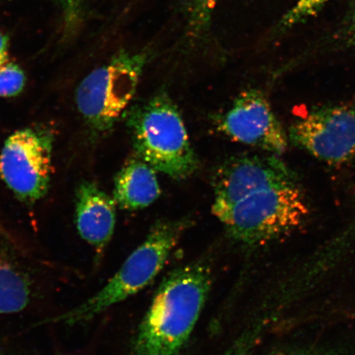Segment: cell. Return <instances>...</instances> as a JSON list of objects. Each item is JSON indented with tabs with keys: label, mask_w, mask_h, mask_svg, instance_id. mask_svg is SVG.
<instances>
[{
	"label": "cell",
	"mask_w": 355,
	"mask_h": 355,
	"mask_svg": "<svg viewBox=\"0 0 355 355\" xmlns=\"http://www.w3.org/2000/svg\"><path fill=\"white\" fill-rule=\"evenodd\" d=\"M213 189V215L244 245H263L286 236L309 215L300 177L277 155L227 159L217 168Z\"/></svg>",
	"instance_id": "cell-1"
},
{
	"label": "cell",
	"mask_w": 355,
	"mask_h": 355,
	"mask_svg": "<svg viewBox=\"0 0 355 355\" xmlns=\"http://www.w3.org/2000/svg\"><path fill=\"white\" fill-rule=\"evenodd\" d=\"M212 283L205 260L181 266L159 286L133 341L132 355H178L189 339Z\"/></svg>",
	"instance_id": "cell-2"
},
{
	"label": "cell",
	"mask_w": 355,
	"mask_h": 355,
	"mask_svg": "<svg viewBox=\"0 0 355 355\" xmlns=\"http://www.w3.org/2000/svg\"><path fill=\"white\" fill-rule=\"evenodd\" d=\"M126 112L127 126L140 159L176 180L188 179L197 171L198 159L183 119L166 93Z\"/></svg>",
	"instance_id": "cell-3"
},
{
	"label": "cell",
	"mask_w": 355,
	"mask_h": 355,
	"mask_svg": "<svg viewBox=\"0 0 355 355\" xmlns=\"http://www.w3.org/2000/svg\"><path fill=\"white\" fill-rule=\"evenodd\" d=\"M188 225L185 220H159L100 291L78 307L44 322L70 326L86 322L144 290L161 272Z\"/></svg>",
	"instance_id": "cell-4"
},
{
	"label": "cell",
	"mask_w": 355,
	"mask_h": 355,
	"mask_svg": "<svg viewBox=\"0 0 355 355\" xmlns=\"http://www.w3.org/2000/svg\"><path fill=\"white\" fill-rule=\"evenodd\" d=\"M146 60L144 53H119L80 83L75 101L93 132H108L123 117L135 95Z\"/></svg>",
	"instance_id": "cell-5"
},
{
	"label": "cell",
	"mask_w": 355,
	"mask_h": 355,
	"mask_svg": "<svg viewBox=\"0 0 355 355\" xmlns=\"http://www.w3.org/2000/svg\"><path fill=\"white\" fill-rule=\"evenodd\" d=\"M53 136L38 128L13 132L0 153V178L21 202L33 204L50 187Z\"/></svg>",
	"instance_id": "cell-6"
},
{
	"label": "cell",
	"mask_w": 355,
	"mask_h": 355,
	"mask_svg": "<svg viewBox=\"0 0 355 355\" xmlns=\"http://www.w3.org/2000/svg\"><path fill=\"white\" fill-rule=\"evenodd\" d=\"M288 143L330 165L355 159V106L324 105L291 123Z\"/></svg>",
	"instance_id": "cell-7"
},
{
	"label": "cell",
	"mask_w": 355,
	"mask_h": 355,
	"mask_svg": "<svg viewBox=\"0 0 355 355\" xmlns=\"http://www.w3.org/2000/svg\"><path fill=\"white\" fill-rule=\"evenodd\" d=\"M218 128L230 139L268 153L282 155L290 144L272 105L257 89L244 91L235 98L219 119Z\"/></svg>",
	"instance_id": "cell-8"
},
{
	"label": "cell",
	"mask_w": 355,
	"mask_h": 355,
	"mask_svg": "<svg viewBox=\"0 0 355 355\" xmlns=\"http://www.w3.org/2000/svg\"><path fill=\"white\" fill-rule=\"evenodd\" d=\"M116 203L92 182L85 181L76 192V226L84 241L98 252L110 241L116 222Z\"/></svg>",
	"instance_id": "cell-9"
},
{
	"label": "cell",
	"mask_w": 355,
	"mask_h": 355,
	"mask_svg": "<svg viewBox=\"0 0 355 355\" xmlns=\"http://www.w3.org/2000/svg\"><path fill=\"white\" fill-rule=\"evenodd\" d=\"M114 200L124 210L144 209L161 194L155 168L141 159L128 161L114 178Z\"/></svg>",
	"instance_id": "cell-10"
},
{
	"label": "cell",
	"mask_w": 355,
	"mask_h": 355,
	"mask_svg": "<svg viewBox=\"0 0 355 355\" xmlns=\"http://www.w3.org/2000/svg\"><path fill=\"white\" fill-rule=\"evenodd\" d=\"M31 296L28 279L0 254V314L21 312L28 307Z\"/></svg>",
	"instance_id": "cell-11"
},
{
	"label": "cell",
	"mask_w": 355,
	"mask_h": 355,
	"mask_svg": "<svg viewBox=\"0 0 355 355\" xmlns=\"http://www.w3.org/2000/svg\"><path fill=\"white\" fill-rule=\"evenodd\" d=\"M219 0H180L191 33H201L209 26Z\"/></svg>",
	"instance_id": "cell-12"
},
{
	"label": "cell",
	"mask_w": 355,
	"mask_h": 355,
	"mask_svg": "<svg viewBox=\"0 0 355 355\" xmlns=\"http://www.w3.org/2000/svg\"><path fill=\"white\" fill-rule=\"evenodd\" d=\"M328 0H298L279 21L282 31L288 30L304 24L322 10Z\"/></svg>",
	"instance_id": "cell-13"
},
{
	"label": "cell",
	"mask_w": 355,
	"mask_h": 355,
	"mask_svg": "<svg viewBox=\"0 0 355 355\" xmlns=\"http://www.w3.org/2000/svg\"><path fill=\"white\" fill-rule=\"evenodd\" d=\"M26 76L19 65L10 62L0 66V97H12L24 90Z\"/></svg>",
	"instance_id": "cell-14"
},
{
	"label": "cell",
	"mask_w": 355,
	"mask_h": 355,
	"mask_svg": "<svg viewBox=\"0 0 355 355\" xmlns=\"http://www.w3.org/2000/svg\"><path fill=\"white\" fill-rule=\"evenodd\" d=\"M257 336L256 331L244 333L221 355H251Z\"/></svg>",
	"instance_id": "cell-15"
},
{
	"label": "cell",
	"mask_w": 355,
	"mask_h": 355,
	"mask_svg": "<svg viewBox=\"0 0 355 355\" xmlns=\"http://www.w3.org/2000/svg\"><path fill=\"white\" fill-rule=\"evenodd\" d=\"M67 28L73 29L78 24L82 0H59Z\"/></svg>",
	"instance_id": "cell-16"
},
{
	"label": "cell",
	"mask_w": 355,
	"mask_h": 355,
	"mask_svg": "<svg viewBox=\"0 0 355 355\" xmlns=\"http://www.w3.org/2000/svg\"><path fill=\"white\" fill-rule=\"evenodd\" d=\"M8 62V38L6 35L0 33V66Z\"/></svg>",
	"instance_id": "cell-17"
},
{
	"label": "cell",
	"mask_w": 355,
	"mask_h": 355,
	"mask_svg": "<svg viewBox=\"0 0 355 355\" xmlns=\"http://www.w3.org/2000/svg\"><path fill=\"white\" fill-rule=\"evenodd\" d=\"M352 29H353V33H352V44L353 46L355 47V6H354V12H353V16H352Z\"/></svg>",
	"instance_id": "cell-18"
},
{
	"label": "cell",
	"mask_w": 355,
	"mask_h": 355,
	"mask_svg": "<svg viewBox=\"0 0 355 355\" xmlns=\"http://www.w3.org/2000/svg\"><path fill=\"white\" fill-rule=\"evenodd\" d=\"M282 355H318V354H303V353H301V354H298V353H295V354H282Z\"/></svg>",
	"instance_id": "cell-19"
},
{
	"label": "cell",
	"mask_w": 355,
	"mask_h": 355,
	"mask_svg": "<svg viewBox=\"0 0 355 355\" xmlns=\"http://www.w3.org/2000/svg\"><path fill=\"white\" fill-rule=\"evenodd\" d=\"M0 355H4L3 354H2L1 352H0Z\"/></svg>",
	"instance_id": "cell-20"
}]
</instances>
